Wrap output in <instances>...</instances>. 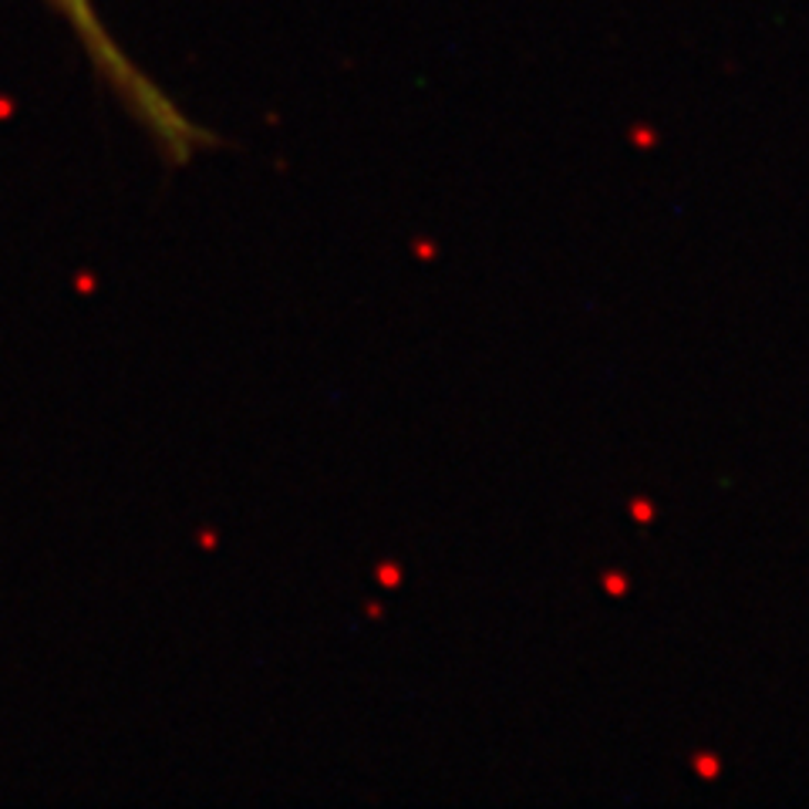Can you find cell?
<instances>
[{
    "instance_id": "1",
    "label": "cell",
    "mask_w": 809,
    "mask_h": 809,
    "mask_svg": "<svg viewBox=\"0 0 809 809\" xmlns=\"http://www.w3.org/2000/svg\"><path fill=\"white\" fill-rule=\"evenodd\" d=\"M48 4H54V11L67 21V28L78 34V41L85 44V54L102 72V78L115 88V95L125 102V108L139 118V125L153 135L159 149L172 162H186L199 146L210 143L207 132H199L192 122H186L179 115V108L118 51V44L102 28L88 0H48Z\"/></svg>"
}]
</instances>
